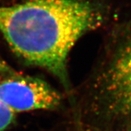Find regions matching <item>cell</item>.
I'll use <instances>...</instances> for the list:
<instances>
[{
	"instance_id": "1",
	"label": "cell",
	"mask_w": 131,
	"mask_h": 131,
	"mask_svg": "<svg viewBox=\"0 0 131 131\" xmlns=\"http://www.w3.org/2000/svg\"><path fill=\"white\" fill-rule=\"evenodd\" d=\"M105 10L93 0H25L0 5V32L13 51L69 88L67 59L86 33L101 26Z\"/></svg>"
},
{
	"instance_id": "2",
	"label": "cell",
	"mask_w": 131,
	"mask_h": 131,
	"mask_svg": "<svg viewBox=\"0 0 131 131\" xmlns=\"http://www.w3.org/2000/svg\"><path fill=\"white\" fill-rule=\"evenodd\" d=\"M80 113L82 131H118L131 119V31L94 68Z\"/></svg>"
},
{
	"instance_id": "3",
	"label": "cell",
	"mask_w": 131,
	"mask_h": 131,
	"mask_svg": "<svg viewBox=\"0 0 131 131\" xmlns=\"http://www.w3.org/2000/svg\"><path fill=\"white\" fill-rule=\"evenodd\" d=\"M0 101L15 113L52 110L61 96L45 81L20 73L0 58Z\"/></svg>"
},
{
	"instance_id": "4",
	"label": "cell",
	"mask_w": 131,
	"mask_h": 131,
	"mask_svg": "<svg viewBox=\"0 0 131 131\" xmlns=\"http://www.w3.org/2000/svg\"><path fill=\"white\" fill-rule=\"evenodd\" d=\"M15 113L0 101V131H7L14 122Z\"/></svg>"
},
{
	"instance_id": "5",
	"label": "cell",
	"mask_w": 131,
	"mask_h": 131,
	"mask_svg": "<svg viewBox=\"0 0 131 131\" xmlns=\"http://www.w3.org/2000/svg\"><path fill=\"white\" fill-rule=\"evenodd\" d=\"M118 131H131V119L125 122Z\"/></svg>"
}]
</instances>
